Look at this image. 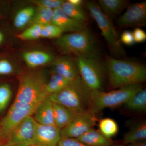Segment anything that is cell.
Segmentation results:
<instances>
[{
  "instance_id": "6da1fadb",
  "label": "cell",
  "mask_w": 146,
  "mask_h": 146,
  "mask_svg": "<svg viewBox=\"0 0 146 146\" xmlns=\"http://www.w3.org/2000/svg\"><path fill=\"white\" fill-rule=\"evenodd\" d=\"M106 65L110 85L114 89L140 84L146 79V68L133 61L107 57Z\"/></svg>"
},
{
  "instance_id": "7a4b0ae2",
  "label": "cell",
  "mask_w": 146,
  "mask_h": 146,
  "mask_svg": "<svg viewBox=\"0 0 146 146\" xmlns=\"http://www.w3.org/2000/svg\"><path fill=\"white\" fill-rule=\"evenodd\" d=\"M91 91L79 76L61 91L48 97L53 103L82 115L90 112Z\"/></svg>"
},
{
  "instance_id": "3957f363",
  "label": "cell",
  "mask_w": 146,
  "mask_h": 146,
  "mask_svg": "<svg viewBox=\"0 0 146 146\" xmlns=\"http://www.w3.org/2000/svg\"><path fill=\"white\" fill-rule=\"evenodd\" d=\"M47 82L43 73L29 72L19 80V86L15 100L11 105H26L42 102L48 97Z\"/></svg>"
},
{
  "instance_id": "277c9868",
  "label": "cell",
  "mask_w": 146,
  "mask_h": 146,
  "mask_svg": "<svg viewBox=\"0 0 146 146\" xmlns=\"http://www.w3.org/2000/svg\"><path fill=\"white\" fill-rule=\"evenodd\" d=\"M56 44L63 52L84 57L99 58L98 48L92 34L85 28L70 33L57 39Z\"/></svg>"
},
{
  "instance_id": "5b68a950",
  "label": "cell",
  "mask_w": 146,
  "mask_h": 146,
  "mask_svg": "<svg viewBox=\"0 0 146 146\" xmlns=\"http://www.w3.org/2000/svg\"><path fill=\"white\" fill-rule=\"evenodd\" d=\"M142 89V85L140 84L123 86L108 92L91 91L90 112L96 114L104 108L125 104L133 95Z\"/></svg>"
},
{
  "instance_id": "8992f818",
  "label": "cell",
  "mask_w": 146,
  "mask_h": 146,
  "mask_svg": "<svg viewBox=\"0 0 146 146\" xmlns=\"http://www.w3.org/2000/svg\"><path fill=\"white\" fill-rule=\"evenodd\" d=\"M86 6L91 16L100 30L110 50L117 55L125 54L117 33L110 18L102 11L96 3L88 2Z\"/></svg>"
},
{
  "instance_id": "52a82bcc",
  "label": "cell",
  "mask_w": 146,
  "mask_h": 146,
  "mask_svg": "<svg viewBox=\"0 0 146 146\" xmlns=\"http://www.w3.org/2000/svg\"><path fill=\"white\" fill-rule=\"evenodd\" d=\"M76 56L79 74L85 85L91 91H102L104 70L99 58Z\"/></svg>"
},
{
  "instance_id": "ba28073f",
  "label": "cell",
  "mask_w": 146,
  "mask_h": 146,
  "mask_svg": "<svg viewBox=\"0 0 146 146\" xmlns=\"http://www.w3.org/2000/svg\"><path fill=\"white\" fill-rule=\"evenodd\" d=\"M41 102L29 104L11 105L7 114L0 122L2 139H6L12 130L25 118L33 115Z\"/></svg>"
},
{
  "instance_id": "9c48e42d",
  "label": "cell",
  "mask_w": 146,
  "mask_h": 146,
  "mask_svg": "<svg viewBox=\"0 0 146 146\" xmlns=\"http://www.w3.org/2000/svg\"><path fill=\"white\" fill-rule=\"evenodd\" d=\"M36 123L31 116L22 121L8 136L5 145H34Z\"/></svg>"
},
{
  "instance_id": "30bf717a",
  "label": "cell",
  "mask_w": 146,
  "mask_h": 146,
  "mask_svg": "<svg viewBox=\"0 0 146 146\" xmlns=\"http://www.w3.org/2000/svg\"><path fill=\"white\" fill-rule=\"evenodd\" d=\"M96 114L90 112L79 115L69 125L60 130L61 138H78L96 125Z\"/></svg>"
},
{
  "instance_id": "8fae6325",
  "label": "cell",
  "mask_w": 146,
  "mask_h": 146,
  "mask_svg": "<svg viewBox=\"0 0 146 146\" xmlns=\"http://www.w3.org/2000/svg\"><path fill=\"white\" fill-rule=\"evenodd\" d=\"M146 2L136 3L128 7L118 20V25L121 27L144 26L146 25Z\"/></svg>"
},
{
  "instance_id": "7c38bea8",
  "label": "cell",
  "mask_w": 146,
  "mask_h": 146,
  "mask_svg": "<svg viewBox=\"0 0 146 146\" xmlns=\"http://www.w3.org/2000/svg\"><path fill=\"white\" fill-rule=\"evenodd\" d=\"M60 139V129L56 126L36 123L34 145L57 146Z\"/></svg>"
},
{
  "instance_id": "4fadbf2b",
  "label": "cell",
  "mask_w": 146,
  "mask_h": 146,
  "mask_svg": "<svg viewBox=\"0 0 146 146\" xmlns=\"http://www.w3.org/2000/svg\"><path fill=\"white\" fill-rule=\"evenodd\" d=\"M51 23L62 29L63 32H76L86 28L84 23L78 22L68 17L61 7L53 10Z\"/></svg>"
},
{
  "instance_id": "5bb4252c",
  "label": "cell",
  "mask_w": 146,
  "mask_h": 146,
  "mask_svg": "<svg viewBox=\"0 0 146 146\" xmlns=\"http://www.w3.org/2000/svg\"><path fill=\"white\" fill-rule=\"evenodd\" d=\"M33 115V118L37 123L43 125H55L53 105L48 97L40 103Z\"/></svg>"
},
{
  "instance_id": "9a60e30c",
  "label": "cell",
  "mask_w": 146,
  "mask_h": 146,
  "mask_svg": "<svg viewBox=\"0 0 146 146\" xmlns=\"http://www.w3.org/2000/svg\"><path fill=\"white\" fill-rule=\"evenodd\" d=\"M54 72L62 76L70 82L80 76L76 63L69 58L62 57L58 58L54 64Z\"/></svg>"
},
{
  "instance_id": "2e32d148",
  "label": "cell",
  "mask_w": 146,
  "mask_h": 146,
  "mask_svg": "<svg viewBox=\"0 0 146 146\" xmlns=\"http://www.w3.org/2000/svg\"><path fill=\"white\" fill-rule=\"evenodd\" d=\"M53 105L55 125L60 130L69 125L80 115L59 105L53 103Z\"/></svg>"
},
{
  "instance_id": "e0dca14e",
  "label": "cell",
  "mask_w": 146,
  "mask_h": 146,
  "mask_svg": "<svg viewBox=\"0 0 146 146\" xmlns=\"http://www.w3.org/2000/svg\"><path fill=\"white\" fill-rule=\"evenodd\" d=\"M88 146H112V141L99 131L91 129L77 138Z\"/></svg>"
},
{
  "instance_id": "ac0fdd59",
  "label": "cell",
  "mask_w": 146,
  "mask_h": 146,
  "mask_svg": "<svg viewBox=\"0 0 146 146\" xmlns=\"http://www.w3.org/2000/svg\"><path fill=\"white\" fill-rule=\"evenodd\" d=\"M23 58L27 66L33 68L46 65L52 59V56L50 54L39 50L30 51L24 53Z\"/></svg>"
},
{
  "instance_id": "d6986e66",
  "label": "cell",
  "mask_w": 146,
  "mask_h": 146,
  "mask_svg": "<svg viewBox=\"0 0 146 146\" xmlns=\"http://www.w3.org/2000/svg\"><path fill=\"white\" fill-rule=\"evenodd\" d=\"M146 139V122L141 121L134 125L125 134L123 142L125 145L145 141Z\"/></svg>"
},
{
  "instance_id": "ffe728a7",
  "label": "cell",
  "mask_w": 146,
  "mask_h": 146,
  "mask_svg": "<svg viewBox=\"0 0 146 146\" xmlns=\"http://www.w3.org/2000/svg\"><path fill=\"white\" fill-rule=\"evenodd\" d=\"M98 3L102 11L112 18L119 14L127 5V2L123 0H99Z\"/></svg>"
},
{
  "instance_id": "44dd1931",
  "label": "cell",
  "mask_w": 146,
  "mask_h": 146,
  "mask_svg": "<svg viewBox=\"0 0 146 146\" xmlns=\"http://www.w3.org/2000/svg\"><path fill=\"white\" fill-rule=\"evenodd\" d=\"M129 110L144 112L146 110V90L142 89L133 95L125 104Z\"/></svg>"
},
{
  "instance_id": "7402d4cb",
  "label": "cell",
  "mask_w": 146,
  "mask_h": 146,
  "mask_svg": "<svg viewBox=\"0 0 146 146\" xmlns=\"http://www.w3.org/2000/svg\"><path fill=\"white\" fill-rule=\"evenodd\" d=\"M71 82L60 75L54 72L51 76L49 81L47 83L46 91L48 96L61 91Z\"/></svg>"
},
{
  "instance_id": "603a6c76",
  "label": "cell",
  "mask_w": 146,
  "mask_h": 146,
  "mask_svg": "<svg viewBox=\"0 0 146 146\" xmlns=\"http://www.w3.org/2000/svg\"><path fill=\"white\" fill-rule=\"evenodd\" d=\"M98 126L100 132L110 139L117 135L119 131L117 123L111 118H105L100 120Z\"/></svg>"
},
{
  "instance_id": "cb8c5ba5",
  "label": "cell",
  "mask_w": 146,
  "mask_h": 146,
  "mask_svg": "<svg viewBox=\"0 0 146 146\" xmlns=\"http://www.w3.org/2000/svg\"><path fill=\"white\" fill-rule=\"evenodd\" d=\"M61 8L67 16L73 20L83 23L86 21V16L83 9L73 5L69 1H63Z\"/></svg>"
},
{
  "instance_id": "d4e9b609",
  "label": "cell",
  "mask_w": 146,
  "mask_h": 146,
  "mask_svg": "<svg viewBox=\"0 0 146 146\" xmlns=\"http://www.w3.org/2000/svg\"><path fill=\"white\" fill-rule=\"evenodd\" d=\"M35 11L32 7H25L19 11L14 19V25L18 29L24 27L33 18Z\"/></svg>"
},
{
  "instance_id": "484cf974",
  "label": "cell",
  "mask_w": 146,
  "mask_h": 146,
  "mask_svg": "<svg viewBox=\"0 0 146 146\" xmlns=\"http://www.w3.org/2000/svg\"><path fill=\"white\" fill-rule=\"evenodd\" d=\"M53 10L45 7H38L31 20L32 25H45L51 23Z\"/></svg>"
},
{
  "instance_id": "4316f807",
  "label": "cell",
  "mask_w": 146,
  "mask_h": 146,
  "mask_svg": "<svg viewBox=\"0 0 146 146\" xmlns=\"http://www.w3.org/2000/svg\"><path fill=\"white\" fill-rule=\"evenodd\" d=\"M43 25L37 24L32 25L17 35V37L23 40H35L41 38Z\"/></svg>"
},
{
  "instance_id": "83f0119b",
  "label": "cell",
  "mask_w": 146,
  "mask_h": 146,
  "mask_svg": "<svg viewBox=\"0 0 146 146\" xmlns=\"http://www.w3.org/2000/svg\"><path fill=\"white\" fill-rule=\"evenodd\" d=\"M12 91L9 84L0 83V114L5 110L12 97Z\"/></svg>"
},
{
  "instance_id": "f1b7e54d",
  "label": "cell",
  "mask_w": 146,
  "mask_h": 146,
  "mask_svg": "<svg viewBox=\"0 0 146 146\" xmlns=\"http://www.w3.org/2000/svg\"><path fill=\"white\" fill-rule=\"evenodd\" d=\"M63 33L62 29L51 23L42 27L41 38L54 39L59 38Z\"/></svg>"
},
{
  "instance_id": "f546056e",
  "label": "cell",
  "mask_w": 146,
  "mask_h": 146,
  "mask_svg": "<svg viewBox=\"0 0 146 146\" xmlns=\"http://www.w3.org/2000/svg\"><path fill=\"white\" fill-rule=\"evenodd\" d=\"M14 67L8 58L0 55V77L10 75L13 74Z\"/></svg>"
},
{
  "instance_id": "4dcf8cb0",
  "label": "cell",
  "mask_w": 146,
  "mask_h": 146,
  "mask_svg": "<svg viewBox=\"0 0 146 146\" xmlns=\"http://www.w3.org/2000/svg\"><path fill=\"white\" fill-rule=\"evenodd\" d=\"M63 1L61 0H42L33 3H35L38 7H45L54 10L61 7Z\"/></svg>"
},
{
  "instance_id": "1f68e13d",
  "label": "cell",
  "mask_w": 146,
  "mask_h": 146,
  "mask_svg": "<svg viewBox=\"0 0 146 146\" xmlns=\"http://www.w3.org/2000/svg\"><path fill=\"white\" fill-rule=\"evenodd\" d=\"M57 146H88L77 138H61Z\"/></svg>"
},
{
  "instance_id": "d6a6232c",
  "label": "cell",
  "mask_w": 146,
  "mask_h": 146,
  "mask_svg": "<svg viewBox=\"0 0 146 146\" xmlns=\"http://www.w3.org/2000/svg\"><path fill=\"white\" fill-rule=\"evenodd\" d=\"M120 39L123 44L127 46H132L135 44L133 33L130 31H125L123 32Z\"/></svg>"
},
{
  "instance_id": "836d02e7",
  "label": "cell",
  "mask_w": 146,
  "mask_h": 146,
  "mask_svg": "<svg viewBox=\"0 0 146 146\" xmlns=\"http://www.w3.org/2000/svg\"><path fill=\"white\" fill-rule=\"evenodd\" d=\"M132 33L135 42L142 43L145 41L146 33L145 31L139 27H136L134 29Z\"/></svg>"
},
{
  "instance_id": "e575fe53",
  "label": "cell",
  "mask_w": 146,
  "mask_h": 146,
  "mask_svg": "<svg viewBox=\"0 0 146 146\" xmlns=\"http://www.w3.org/2000/svg\"><path fill=\"white\" fill-rule=\"evenodd\" d=\"M69 2L73 5L78 7H81L83 1L82 0H69Z\"/></svg>"
},
{
  "instance_id": "d590c367",
  "label": "cell",
  "mask_w": 146,
  "mask_h": 146,
  "mask_svg": "<svg viewBox=\"0 0 146 146\" xmlns=\"http://www.w3.org/2000/svg\"><path fill=\"white\" fill-rule=\"evenodd\" d=\"M127 146H146V140L135 142L128 145Z\"/></svg>"
},
{
  "instance_id": "8d00e7d4",
  "label": "cell",
  "mask_w": 146,
  "mask_h": 146,
  "mask_svg": "<svg viewBox=\"0 0 146 146\" xmlns=\"http://www.w3.org/2000/svg\"><path fill=\"white\" fill-rule=\"evenodd\" d=\"M3 12L1 9H0V19H1L3 17Z\"/></svg>"
},
{
  "instance_id": "74e56055",
  "label": "cell",
  "mask_w": 146,
  "mask_h": 146,
  "mask_svg": "<svg viewBox=\"0 0 146 146\" xmlns=\"http://www.w3.org/2000/svg\"><path fill=\"white\" fill-rule=\"evenodd\" d=\"M2 146V140L0 139V146Z\"/></svg>"
},
{
  "instance_id": "f35d334b",
  "label": "cell",
  "mask_w": 146,
  "mask_h": 146,
  "mask_svg": "<svg viewBox=\"0 0 146 146\" xmlns=\"http://www.w3.org/2000/svg\"><path fill=\"white\" fill-rule=\"evenodd\" d=\"M0 139H2V133L1 131V129H0Z\"/></svg>"
},
{
  "instance_id": "ab89813d",
  "label": "cell",
  "mask_w": 146,
  "mask_h": 146,
  "mask_svg": "<svg viewBox=\"0 0 146 146\" xmlns=\"http://www.w3.org/2000/svg\"><path fill=\"white\" fill-rule=\"evenodd\" d=\"M4 146H18L15 145H5Z\"/></svg>"
},
{
  "instance_id": "60d3db41",
  "label": "cell",
  "mask_w": 146,
  "mask_h": 146,
  "mask_svg": "<svg viewBox=\"0 0 146 146\" xmlns=\"http://www.w3.org/2000/svg\"><path fill=\"white\" fill-rule=\"evenodd\" d=\"M112 146H125L122 145H117Z\"/></svg>"
},
{
  "instance_id": "b9f144b4",
  "label": "cell",
  "mask_w": 146,
  "mask_h": 146,
  "mask_svg": "<svg viewBox=\"0 0 146 146\" xmlns=\"http://www.w3.org/2000/svg\"><path fill=\"white\" fill-rule=\"evenodd\" d=\"M35 146V145H32V146Z\"/></svg>"
}]
</instances>
